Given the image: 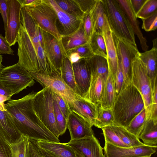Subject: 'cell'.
I'll return each mask as SVG.
<instances>
[{"label": "cell", "mask_w": 157, "mask_h": 157, "mask_svg": "<svg viewBox=\"0 0 157 157\" xmlns=\"http://www.w3.org/2000/svg\"><path fill=\"white\" fill-rule=\"evenodd\" d=\"M36 93L32 92L21 98L8 101L5 104L6 111L22 136L35 140L59 142L58 138L44 125L33 109V101Z\"/></svg>", "instance_id": "cell-1"}, {"label": "cell", "mask_w": 157, "mask_h": 157, "mask_svg": "<svg viewBox=\"0 0 157 157\" xmlns=\"http://www.w3.org/2000/svg\"><path fill=\"white\" fill-rule=\"evenodd\" d=\"M144 108L140 94L130 82L116 96L112 109L114 125L126 127Z\"/></svg>", "instance_id": "cell-2"}, {"label": "cell", "mask_w": 157, "mask_h": 157, "mask_svg": "<svg viewBox=\"0 0 157 157\" xmlns=\"http://www.w3.org/2000/svg\"><path fill=\"white\" fill-rule=\"evenodd\" d=\"M102 1L104 13L113 33L137 46L134 33L117 0Z\"/></svg>", "instance_id": "cell-3"}, {"label": "cell", "mask_w": 157, "mask_h": 157, "mask_svg": "<svg viewBox=\"0 0 157 157\" xmlns=\"http://www.w3.org/2000/svg\"><path fill=\"white\" fill-rule=\"evenodd\" d=\"M33 109L42 123L56 137L59 136L55 117L52 90L44 87L36 92L33 101Z\"/></svg>", "instance_id": "cell-4"}, {"label": "cell", "mask_w": 157, "mask_h": 157, "mask_svg": "<svg viewBox=\"0 0 157 157\" xmlns=\"http://www.w3.org/2000/svg\"><path fill=\"white\" fill-rule=\"evenodd\" d=\"M25 8L39 28L61 40L63 35L56 25L57 15L48 0H42L34 6Z\"/></svg>", "instance_id": "cell-5"}, {"label": "cell", "mask_w": 157, "mask_h": 157, "mask_svg": "<svg viewBox=\"0 0 157 157\" xmlns=\"http://www.w3.org/2000/svg\"><path fill=\"white\" fill-rule=\"evenodd\" d=\"M0 82L10 90L13 95L18 94L35 83L28 71L18 63L4 67L0 70Z\"/></svg>", "instance_id": "cell-6"}, {"label": "cell", "mask_w": 157, "mask_h": 157, "mask_svg": "<svg viewBox=\"0 0 157 157\" xmlns=\"http://www.w3.org/2000/svg\"><path fill=\"white\" fill-rule=\"evenodd\" d=\"M138 54L132 61L131 82L142 97L147 117L151 103L152 90L145 65L139 57Z\"/></svg>", "instance_id": "cell-7"}, {"label": "cell", "mask_w": 157, "mask_h": 157, "mask_svg": "<svg viewBox=\"0 0 157 157\" xmlns=\"http://www.w3.org/2000/svg\"><path fill=\"white\" fill-rule=\"evenodd\" d=\"M28 72L32 78L44 87L48 88L61 97L70 107L79 96L65 83L60 75L57 73L48 75L39 71Z\"/></svg>", "instance_id": "cell-8"}, {"label": "cell", "mask_w": 157, "mask_h": 157, "mask_svg": "<svg viewBox=\"0 0 157 157\" xmlns=\"http://www.w3.org/2000/svg\"><path fill=\"white\" fill-rule=\"evenodd\" d=\"M17 42L18 63L28 71L39 70L36 51L31 39L21 23Z\"/></svg>", "instance_id": "cell-9"}, {"label": "cell", "mask_w": 157, "mask_h": 157, "mask_svg": "<svg viewBox=\"0 0 157 157\" xmlns=\"http://www.w3.org/2000/svg\"><path fill=\"white\" fill-rule=\"evenodd\" d=\"M41 30L43 48L48 62L53 71L60 75L64 59L68 57L61 40Z\"/></svg>", "instance_id": "cell-10"}, {"label": "cell", "mask_w": 157, "mask_h": 157, "mask_svg": "<svg viewBox=\"0 0 157 157\" xmlns=\"http://www.w3.org/2000/svg\"><path fill=\"white\" fill-rule=\"evenodd\" d=\"M113 35L118 57L119 59L124 75L123 88L131 82L132 61L139 52L137 46L120 38L113 33Z\"/></svg>", "instance_id": "cell-11"}, {"label": "cell", "mask_w": 157, "mask_h": 157, "mask_svg": "<svg viewBox=\"0 0 157 157\" xmlns=\"http://www.w3.org/2000/svg\"><path fill=\"white\" fill-rule=\"evenodd\" d=\"M8 11L5 38L11 46L17 42L21 25L22 6L18 0H8Z\"/></svg>", "instance_id": "cell-12"}, {"label": "cell", "mask_w": 157, "mask_h": 157, "mask_svg": "<svg viewBox=\"0 0 157 157\" xmlns=\"http://www.w3.org/2000/svg\"><path fill=\"white\" fill-rule=\"evenodd\" d=\"M93 126L86 119L71 109L67 119V127L70 133V140L94 136Z\"/></svg>", "instance_id": "cell-13"}, {"label": "cell", "mask_w": 157, "mask_h": 157, "mask_svg": "<svg viewBox=\"0 0 157 157\" xmlns=\"http://www.w3.org/2000/svg\"><path fill=\"white\" fill-rule=\"evenodd\" d=\"M157 147L144 145L129 147H121L105 142L103 148L105 157H136L151 155L155 153Z\"/></svg>", "instance_id": "cell-14"}, {"label": "cell", "mask_w": 157, "mask_h": 157, "mask_svg": "<svg viewBox=\"0 0 157 157\" xmlns=\"http://www.w3.org/2000/svg\"><path fill=\"white\" fill-rule=\"evenodd\" d=\"M40 149L51 157H85L80 151L67 144L35 140Z\"/></svg>", "instance_id": "cell-15"}, {"label": "cell", "mask_w": 157, "mask_h": 157, "mask_svg": "<svg viewBox=\"0 0 157 157\" xmlns=\"http://www.w3.org/2000/svg\"><path fill=\"white\" fill-rule=\"evenodd\" d=\"M102 34L106 46L109 72L114 78L118 64L117 53L113 33L105 14Z\"/></svg>", "instance_id": "cell-16"}, {"label": "cell", "mask_w": 157, "mask_h": 157, "mask_svg": "<svg viewBox=\"0 0 157 157\" xmlns=\"http://www.w3.org/2000/svg\"><path fill=\"white\" fill-rule=\"evenodd\" d=\"M77 94L83 98L89 88L91 74L86 59H82L72 64Z\"/></svg>", "instance_id": "cell-17"}, {"label": "cell", "mask_w": 157, "mask_h": 157, "mask_svg": "<svg viewBox=\"0 0 157 157\" xmlns=\"http://www.w3.org/2000/svg\"><path fill=\"white\" fill-rule=\"evenodd\" d=\"M22 136L10 113L0 110V138L10 144L18 141Z\"/></svg>", "instance_id": "cell-18"}, {"label": "cell", "mask_w": 157, "mask_h": 157, "mask_svg": "<svg viewBox=\"0 0 157 157\" xmlns=\"http://www.w3.org/2000/svg\"><path fill=\"white\" fill-rule=\"evenodd\" d=\"M67 144L81 151L85 157H105L103 148L94 136L70 140Z\"/></svg>", "instance_id": "cell-19"}, {"label": "cell", "mask_w": 157, "mask_h": 157, "mask_svg": "<svg viewBox=\"0 0 157 157\" xmlns=\"http://www.w3.org/2000/svg\"><path fill=\"white\" fill-rule=\"evenodd\" d=\"M55 10L63 29V36L69 35L77 31L82 25L83 19L69 14L62 10L54 0H48Z\"/></svg>", "instance_id": "cell-20"}, {"label": "cell", "mask_w": 157, "mask_h": 157, "mask_svg": "<svg viewBox=\"0 0 157 157\" xmlns=\"http://www.w3.org/2000/svg\"><path fill=\"white\" fill-rule=\"evenodd\" d=\"M124 13L133 30L138 38L142 49L144 52L147 51L148 46L147 40L144 37L139 26V22L130 5L129 0H116Z\"/></svg>", "instance_id": "cell-21"}, {"label": "cell", "mask_w": 157, "mask_h": 157, "mask_svg": "<svg viewBox=\"0 0 157 157\" xmlns=\"http://www.w3.org/2000/svg\"><path fill=\"white\" fill-rule=\"evenodd\" d=\"M98 105L79 96L70 108L94 126L97 117Z\"/></svg>", "instance_id": "cell-22"}, {"label": "cell", "mask_w": 157, "mask_h": 157, "mask_svg": "<svg viewBox=\"0 0 157 157\" xmlns=\"http://www.w3.org/2000/svg\"><path fill=\"white\" fill-rule=\"evenodd\" d=\"M107 78L98 74L91 75L88 90L83 98L97 105H100L102 92Z\"/></svg>", "instance_id": "cell-23"}, {"label": "cell", "mask_w": 157, "mask_h": 157, "mask_svg": "<svg viewBox=\"0 0 157 157\" xmlns=\"http://www.w3.org/2000/svg\"><path fill=\"white\" fill-rule=\"evenodd\" d=\"M138 56L145 65L152 90L155 81L157 78V48L152 47L144 52H139Z\"/></svg>", "instance_id": "cell-24"}, {"label": "cell", "mask_w": 157, "mask_h": 157, "mask_svg": "<svg viewBox=\"0 0 157 157\" xmlns=\"http://www.w3.org/2000/svg\"><path fill=\"white\" fill-rule=\"evenodd\" d=\"M20 21L31 39L36 52L38 46L40 44L38 36L39 27L25 7H22Z\"/></svg>", "instance_id": "cell-25"}, {"label": "cell", "mask_w": 157, "mask_h": 157, "mask_svg": "<svg viewBox=\"0 0 157 157\" xmlns=\"http://www.w3.org/2000/svg\"><path fill=\"white\" fill-rule=\"evenodd\" d=\"M116 95L114 78L109 72L101 94L100 107L103 109H112Z\"/></svg>", "instance_id": "cell-26"}, {"label": "cell", "mask_w": 157, "mask_h": 157, "mask_svg": "<svg viewBox=\"0 0 157 157\" xmlns=\"http://www.w3.org/2000/svg\"><path fill=\"white\" fill-rule=\"evenodd\" d=\"M138 138L145 145L157 147V123L150 118H146Z\"/></svg>", "instance_id": "cell-27"}, {"label": "cell", "mask_w": 157, "mask_h": 157, "mask_svg": "<svg viewBox=\"0 0 157 157\" xmlns=\"http://www.w3.org/2000/svg\"><path fill=\"white\" fill-rule=\"evenodd\" d=\"M63 46L67 52L79 46L88 43L83 27L68 36H63L61 40Z\"/></svg>", "instance_id": "cell-28"}, {"label": "cell", "mask_w": 157, "mask_h": 157, "mask_svg": "<svg viewBox=\"0 0 157 157\" xmlns=\"http://www.w3.org/2000/svg\"><path fill=\"white\" fill-rule=\"evenodd\" d=\"M86 59L91 75L100 74L107 78L109 70L106 59L94 55Z\"/></svg>", "instance_id": "cell-29"}, {"label": "cell", "mask_w": 157, "mask_h": 157, "mask_svg": "<svg viewBox=\"0 0 157 157\" xmlns=\"http://www.w3.org/2000/svg\"><path fill=\"white\" fill-rule=\"evenodd\" d=\"M112 126L120 138L128 147H136L145 145L137 137L128 132L124 127L116 125Z\"/></svg>", "instance_id": "cell-30"}, {"label": "cell", "mask_w": 157, "mask_h": 157, "mask_svg": "<svg viewBox=\"0 0 157 157\" xmlns=\"http://www.w3.org/2000/svg\"><path fill=\"white\" fill-rule=\"evenodd\" d=\"M60 75L65 83L77 94V89L75 81L72 65L68 57L65 58L63 62Z\"/></svg>", "instance_id": "cell-31"}, {"label": "cell", "mask_w": 157, "mask_h": 157, "mask_svg": "<svg viewBox=\"0 0 157 157\" xmlns=\"http://www.w3.org/2000/svg\"><path fill=\"white\" fill-rule=\"evenodd\" d=\"M114 119L112 109H103L98 105L97 113L94 126L99 128L114 125Z\"/></svg>", "instance_id": "cell-32"}, {"label": "cell", "mask_w": 157, "mask_h": 157, "mask_svg": "<svg viewBox=\"0 0 157 157\" xmlns=\"http://www.w3.org/2000/svg\"><path fill=\"white\" fill-rule=\"evenodd\" d=\"M88 44L94 55L106 59V46L102 34L94 32Z\"/></svg>", "instance_id": "cell-33"}, {"label": "cell", "mask_w": 157, "mask_h": 157, "mask_svg": "<svg viewBox=\"0 0 157 157\" xmlns=\"http://www.w3.org/2000/svg\"><path fill=\"white\" fill-rule=\"evenodd\" d=\"M104 14L102 0H97L92 12L94 24V32L102 34V28L104 22Z\"/></svg>", "instance_id": "cell-34"}, {"label": "cell", "mask_w": 157, "mask_h": 157, "mask_svg": "<svg viewBox=\"0 0 157 157\" xmlns=\"http://www.w3.org/2000/svg\"><path fill=\"white\" fill-rule=\"evenodd\" d=\"M59 7L67 13L83 19L85 14L80 10L75 0H54Z\"/></svg>", "instance_id": "cell-35"}, {"label": "cell", "mask_w": 157, "mask_h": 157, "mask_svg": "<svg viewBox=\"0 0 157 157\" xmlns=\"http://www.w3.org/2000/svg\"><path fill=\"white\" fill-rule=\"evenodd\" d=\"M146 119L145 109H143L131 121L129 124L125 128L128 132L138 138Z\"/></svg>", "instance_id": "cell-36"}, {"label": "cell", "mask_w": 157, "mask_h": 157, "mask_svg": "<svg viewBox=\"0 0 157 157\" xmlns=\"http://www.w3.org/2000/svg\"><path fill=\"white\" fill-rule=\"evenodd\" d=\"M101 129L105 142L117 147H129L122 141L114 131L112 126H106Z\"/></svg>", "instance_id": "cell-37"}, {"label": "cell", "mask_w": 157, "mask_h": 157, "mask_svg": "<svg viewBox=\"0 0 157 157\" xmlns=\"http://www.w3.org/2000/svg\"><path fill=\"white\" fill-rule=\"evenodd\" d=\"M37 60L39 68V72L51 75L54 72L50 65L43 48L40 44L38 46L36 52Z\"/></svg>", "instance_id": "cell-38"}, {"label": "cell", "mask_w": 157, "mask_h": 157, "mask_svg": "<svg viewBox=\"0 0 157 157\" xmlns=\"http://www.w3.org/2000/svg\"><path fill=\"white\" fill-rule=\"evenodd\" d=\"M55 117L57 128L59 136L64 134L67 128V120L65 118L53 97Z\"/></svg>", "instance_id": "cell-39"}, {"label": "cell", "mask_w": 157, "mask_h": 157, "mask_svg": "<svg viewBox=\"0 0 157 157\" xmlns=\"http://www.w3.org/2000/svg\"><path fill=\"white\" fill-rule=\"evenodd\" d=\"M28 139L27 137L22 136L18 141L10 144L12 157H26Z\"/></svg>", "instance_id": "cell-40"}, {"label": "cell", "mask_w": 157, "mask_h": 157, "mask_svg": "<svg viewBox=\"0 0 157 157\" xmlns=\"http://www.w3.org/2000/svg\"><path fill=\"white\" fill-rule=\"evenodd\" d=\"M157 0H146L136 17L142 20L146 19L157 11Z\"/></svg>", "instance_id": "cell-41"}, {"label": "cell", "mask_w": 157, "mask_h": 157, "mask_svg": "<svg viewBox=\"0 0 157 157\" xmlns=\"http://www.w3.org/2000/svg\"><path fill=\"white\" fill-rule=\"evenodd\" d=\"M94 7L90 12L85 14L82 20L83 28L88 43L94 33V24L92 15Z\"/></svg>", "instance_id": "cell-42"}, {"label": "cell", "mask_w": 157, "mask_h": 157, "mask_svg": "<svg viewBox=\"0 0 157 157\" xmlns=\"http://www.w3.org/2000/svg\"><path fill=\"white\" fill-rule=\"evenodd\" d=\"M157 78L155 81L152 90L151 103L148 116L155 123H157Z\"/></svg>", "instance_id": "cell-43"}, {"label": "cell", "mask_w": 157, "mask_h": 157, "mask_svg": "<svg viewBox=\"0 0 157 157\" xmlns=\"http://www.w3.org/2000/svg\"><path fill=\"white\" fill-rule=\"evenodd\" d=\"M114 80L117 95L120 93L122 88L124 81L123 73L118 57L117 68Z\"/></svg>", "instance_id": "cell-44"}, {"label": "cell", "mask_w": 157, "mask_h": 157, "mask_svg": "<svg viewBox=\"0 0 157 157\" xmlns=\"http://www.w3.org/2000/svg\"><path fill=\"white\" fill-rule=\"evenodd\" d=\"M142 28L149 32L156 30L157 28V11L147 18L142 20Z\"/></svg>", "instance_id": "cell-45"}, {"label": "cell", "mask_w": 157, "mask_h": 157, "mask_svg": "<svg viewBox=\"0 0 157 157\" xmlns=\"http://www.w3.org/2000/svg\"><path fill=\"white\" fill-rule=\"evenodd\" d=\"M26 157H42L41 151L35 140L28 139Z\"/></svg>", "instance_id": "cell-46"}, {"label": "cell", "mask_w": 157, "mask_h": 157, "mask_svg": "<svg viewBox=\"0 0 157 157\" xmlns=\"http://www.w3.org/2000/svg\"><path fill=\"white\" fill-rule=\"evenodd\" d=\"M53 98L56 101L59 108L67 120L71 109L68 104L61 97L52 91Z\"/></svg>", "instance_id": "cell-47"}, {"label": "cell", "mask_w": 157, "mask_h": 157, "mask_svg": "<svg viewBox=\"0 0 157 157\" xmlns=\"http://www.w3.org/2000/svg\"><path fill=\"white\" fill-rule=\"evenodd\" d=\"M72 52L78 53L83 59H88L94 55L88 43L67 52V54Z\"/></svg>", "instance_id": "cell-48"}, {"label": "cell", "mask_w": 157, "mask_h": 157, "mask_svg": "<svg viewBox=\"0 0 157 157\" xmlns=\"http://www.w3.org/2000/svg\"><path fill=\"white\" fill-rule=\"evenodd\" d=\"M75 1L81 10L86 14L93 8L97 0H75Z\"/></svg>", "instance_id": "cell-49"}, {"label": "cell", "mask_w": 157, "mask_h": 157, "mask_svg": "<svg viewBox=\"0 0 157 157\" xmlns=\"http://www.w3.org/2000/svg\"><path fill=\"white\" fill-rule=\"evenodd\" d=\"M8 11V0H0V13L3 19L5 30L7 25Z\"/></svg>", "instance_id": "cell-50"}, {"label": "cell", "mask_w": 157, "mask_h": 157, "mask_svg": "<svg viewBox=\"0 0 157 157\" xmlns=\"http://www.w3.org/2000/svg\"><path fill=\"white\" fill-rule=\"evenodd\" d=\"M10 47L6 38L0 34V54L13 55V51Z\"/></svg>", "instance_id": "cell-51"}, {"label": "cell", "mask_w": 157, "mask_h": 157, "mask_svg": "<svg viewBox=\"0 0 157 157\" xmlns=\"http://www.w3.org/2000/svg\"><path fill=\"white\" fill-rule=\"evenodd\" d=\"M0 157H12L10 144L0 138Z\"/></svg>", "instance_id": "cell-52"}, {"label": "cell", "mask_w": 157, "mask_h": 157, "mask_svg": "<svg viewBox=\"0 0 157 157\" xmlns=\"http://www.w3.org/2000/svg\"><path fill=\"white\" fill-rule=\"evenodd\" d=\"M131 7L136 14L138 12L146 0H129Z\"/></svg>", "instance_id": "cell-53"}, {"label": "cell", "mask_w": 157, "mask_h": 157, "mask_svg": "<svg viewBox=\"0 0 157 157\" xmlns=\"http://www.w3.org/2000/svg\"><path fill=\"white\" fill-rule=\"evenodd\" d=\"M42 0H18L22 7L34 6L42 2Z\"/></svg>", "instance_id": "cell-54"}, {"label": "cell", "mask_w": 157, "mask_h": 157, "mask_svg": "<svg viewBox=\"0 0 157 157\" xmlns=\"http://www.w3.org/2000/svg\"><path fill=\"white\" fill-rule=\"evenodd\" d=\"M68 57L72 64L76 63L82 58L77 52H72L67 54Z\"/></svg>", "instance_id": "cell-55"}, {"label": "cell", "mask_w": 157, "mask_h": 157, "mask_svg": "<svg viewBox=\"0 0 157 157\" xmlns=\"http://www.w3.org/2000/svg\"><path fill=\"white\" fill-rule=\"evenodd\" d=\"M0 95L11 98L13 94L10 90L0 82Z\"/></svg>", "instance_id": "cell-56"}, {"label": "cell", "mask_w": 157, "mask_h": 157, "mask_svg": "<svg viewBox=\"0 0 157 157\" xmlns=\"http://www.w3.org/2000/svg\"><path fill=\"white\" fill-rule=\"evenodd\" d=\"M11 99V98L0 95V110L6 111L4 102Z\"/></svg>", "instance_id": "cell-57"}, {"label": "cell", "mask_w": 157, "mask_h": 157, "mask_svg": "<svg viewBox=\"0 0 157 157\" xmlns=\"http://www.w3.org/2000/svg\"><path fill=\"white\" fill-rule=\"evenodd\" d=\"M153 48H157V39L156 38L154 39L153 41Z\"/></svg>", "instance_id": "cell-58"}, {"label": "cell", "mask_w": 157, "mask_h": 157, "mask_svg": "<svg viewBox=\"0 0 157 157\" xmlns=\"http://www.w3.org/2000/svg\"><path fill=\"white\" fill-rule=\"evenodd\" d=\"M3 57L2 55L0 54V70L1 69L4 67L2 64V61Z\"/></svg>", "instance_id": "cell-59"}, {"label": "cell", "mask_w": 157, "mask_h": 157, "mask_svg": "<svg viewBox=\"0 0 157 157\" xmlns=\"http://www.w3.org/2000/svg\"><path fill=\"white\" fill-rule=\"evenodd\" d=\"M41 151L42 157H51L45 152L41 151Z\"/></svg>", "instance_id": "cell-60"}, {"label": "cell", "mask_w": 157, "mask_h": 157, "mask_svg": "<svg viewBox=\"0 0 157 157\" xmlns=\"http://www.w3.org/2000/svg\"><path fill=\"white\" fill-rule=\"evenodd\" d=\"M151 155H148V156H138L136 157H151Z\"/></svg>", "instance_id": "cell-61"}]
</instances>
